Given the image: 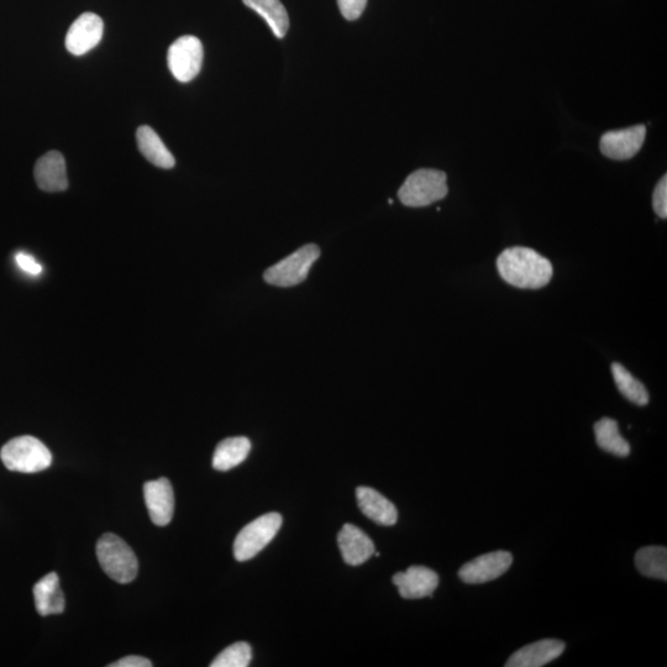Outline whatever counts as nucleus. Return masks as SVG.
I'll use <instances>...</instances> for the list:
<instances>
[{"mask_svg": "<svg viewBox=\"0 0 667 667\" xmlns=\"http://www.w3.org/2000/svg\"><path fill=\"white\" fill-rule=\"evenodd\" d=\"M243 2L246 7L266 20L276 38H285L290 29V17L281 0H243Z\"/></svg>", "mask_w": 667, "mask_h": 667, "instance_id": "obj_20", "label": "nucleus"}, {"mask_svg": "<svg viewBox=\"0 0 667 667\" xmlns=\"http://www.w3.org/2000/svg\"><path fill=\"white\" fill-rule=\"evenodd\" d=\"M251 450V441L245 437L229 438L220 443L214 451L213 467L217 471H229L243 464Z\"/></svg>", "mask_w": 667, "mask_h": 667, "instance_id": "obj_19", "label": "nucleus"}, {"mask_svg": "<svg viewBox=\"0 0 667 667\" xmlns=\"http://www.w3.org/2000/svg\"><path fill=\"white\" fill-rule=\"evenodd\" d=\"M252 659V649L248 643L239 642L223 650L210 664L212 667H248Z\"/></svg>", "mask_w": 667, "mask_h": 667, "instance_id": "obj_24", "label": "nucleus"}, {"mask_svg": "<svg viewBox=\"0 0 667 667\" xmlns=\"http://www.w3.org/2000/svg\"><path fill=\"white\" fill-rule=\"evenodd\" d=\"M36 183L45 192H63L68 188L65 157L59 151L47 152L34 168Z\"/></svg>", "mask_w": 667, "mask_h": 667, "instance_id": "obj_14", "label": "nucleus"}, {"mask_svg": "<svg viewBox=\"0 0 667 667\" xmlns=\"http://www.w3.org/2000/svg\"><path fill=\"white\" fill-rule=\"evenodd\" d=\"M341 15L346 20L354 21L361 17L367 5V0H338Z\"/></svg>", "mask_w": 667, "mask_h": 667, "instance_id": "obj_25", "label": "nucleus"}, {"mask_svg": "<svg viewBox=\"0 0 667 667\" xmlns=\"http://www.w3.org/2000/svg\"><path fill=\"white\" fill-rule=\"evenodd\" d=\"M104 24L101 17L94 13H83L71 25L66 36V47L72 55L82 56L101 42Z\"/></svg>", "mask_w": 667, "mask_h": 667, "instance_id": "obj_9", "label": "nucleus"}, {"mask_svg": "<svg viewBox=\"0 0 667 667\" xmlns=\"http://www.w3.org/2000/svg\"><path fill=\"white\" fill-rule=\"evenodd\" d=\"M34 600L36 611L42 617L61 614L65 611V595L61 590L60 579L56 572L42 577L34 586Z\"/></svg>", "mask_w": 667, "mask_h": 667, "instance_id": "obj_17", "label": "nucleus"}, {"mask_svg": "<svg viewBox=\"0 0 667 667\" xmlns=\"http://www.w3.org/2000/svg\"><path fill=\"white\" fill-rule=\"evenodd\" d=\"M204 51L201 40L186 35L177 39L168 50L167 62L173 77L178 82L194 80L202 70Z\"/></svg>", "mask_w": 667, "mask_h": 667, "instance_id": "obj_7", "label": "nucleus"}, {"mask_svg": "<svg viewBox=\"0 0 667 667\" xmlns=\"http://www.w3.org/2000/svg\"><path fill=\"white\" fill-rule=\"evenodd\" d=\"M356 498L360 511L371 521L386 527L397 523L398 512L395 504L374 488L364 486L357 488Z\"/></svg>", "mask_w": 667, "mask_h": 667, "instance_id": "obj_16", "label": "nucleus"}, {"mask_svg": "<svg viewBox=\"0 0 667 667\" xmlns=\"http://www.w3.org/2000/svg\"><path fill=\"white\" fill-rule=\"evenodd\" d=\"M144 497L152 523L165 527L170 524L175 513V495L171 482L162 477L144 485Z\"/></svg>", "mask_w": 667, "mask_h": 667, "instance_id": "obj_12", "label": "nucleus"}, {"mask_svg": "<svg viewBox=\"0 0 667 667\" xmlns=\"http://www.w3.org/2000/svg\"><path fill=\"white\" fill-rule=\"evenodd\" d=\"M598 446L609 454L626 458L630 454V445L619 433L618 423L611 418H603L595 425Z\"/></svg>", "mask_w": 667, "mask_h": 667, "instance_id": "obj_21", "label": "nucleus"}, {"mask_svg": "<svg viewBox=\"0 0 667 667\" xmlns=\"http://www.w3.org/2000/svg\"><path fill=\"white\" fill-rule=\"evenodd\" d=\"M97 558L103 571L118 584H130L139 571L138 559L133 549L118 535L104 534L97 543Z\"/></svg>", "mask_w": 667, "mask_h": 667, "instance_id": "obj_2", "label": "nucleus"}, {"mask_svg": "<svg viewBox=\"0 0 667 667\" xmlns=\"http://www.w3.org/2000/svg\"><path fill=\"white\" fill-rule=\"evenodd\" d=\"M566 645L561 640H539L519 649L509 658L507 667H542L551 663L565 651Z\"/></svg>", "mask_w": 667, "mask_h": 667, "instance_id": "obj_15", "label": "nucleus"}, {"mask_svg": "<svg viewBox=\"0 0 667 667\" xmlns=\"http://www.w3.org/2000/svg\"><path fill=\"white\" fill-rule=\"evenodd\" d=\"M647 128L635 125L632 128L608 131L601 138L602 154L609 159L626 161L632 159L642 149Z\"/></svg>", "mask_w": 667, "mask_h": 667, "instance_id": "obj_10", "label": "nucleus"}, {"mask_svg": "<svg viewBox=\"0 0 667 667\" xmlns=\"http://www.w3.org/2000/svg\"><path fill=\"white\" fill-rule=\"evenodd\" d=\"M612 374L619 392L622 393L628 401L644 407L649 403V393L642 382L638 381L626 367L621 364L612 365Z\"/></svg>", "mask_w": 667, "mask_h": 667, "instance_id": "obj_23", "label": "nucleus"}, {"mask_svg": "<svg viewBox=\"0 0 667 667\" xmlns=\"http://www.w3.org/2000/svg\"><path fill=\"white\" fill-rule=\"evenodd\" d=\"M319 256L320 249L317 245H304L303 248L270 267L264 273L265 281L277 287L297 286L307 280L308 273Z\"/></svg>", "mask_w": 667, "mask_h": 667, "instance_id": "obj_6", "label": "nucleus"}, {"mask_svg": "<svg viewBox=\"0 0 667 667\" xmlns=\"http://www.w3.org/2000/svg\"><path fill=\"white\" fill-rule=\"evenodd\" d=\"M152 663L143 656L130 655L120 659L117 663L110 664L109 667H151Z\"/></svg>", "mask_w": 667, "mask_h": 667, "instance_id": "obj_28", "label": "nucleus"}, {"mask_svg": "<svg viewBox=\"0 0 667 667\" xmlns=\"http://www.w3.org/2000/svg\"><path fill=\"white\" fill-rule=\"evenodd\" d=\"M513 556L508 551H493L465 564L459 571L461 581L469 585L486 584L511 569Z\"/></svg>", "mask_w": 667, "mask_h": 667, "instance_id": "obj_8", "label": "nucleus"}, {"mask_svg": "<svg viewBox=\"0 0 667 667\" xmlns=\"http://www.w3.org/2000/svg\"><path fill=\"white\" fill-rule=\"evenodd\" d=\"M15 261H17L20 269L29 273V275L38 276L42 272V266L39 262L36 261L33 256L25 254V252H19V254L15 256Z\"/></svg>", "mask_w": 667, "mask_h": 667, "instance_id": "obj_27", "label": "nucleus"}, {"mask_svg": "<svg viewBox=\"0 0 667 667\" xmlns=\"http://www.w3.org/2000/svg\"><path fill=\"white\" fill-rule=\"evenodd\" d=\"M338 545L345 563L359 566L375 554L372 539L354 524H345L338 534Z\"/></svg>", "mask_w": 667, "mask_h": 667, "instance_id": "obj_13", "label": "nucleus"}, {"mask_svg": "<svg viewBox=\"0 0 667 667\" xmlns=\"http://www.w3.org/2000/svg\"><path fill=\"white\" fill-rule=\"evenodd\" d=\"M653 207L660 218H667V177L661 178L653 196Z\"/></svg>", "mask_w": 667, "mask_h": 667, "instance_id": "obj_26", "label": "nucleus"}, {"mask_svg": "<svg viewBox=\"0 0 667 667\" xmlns=\"http://www.w3.org/2000/svg\"><path fill=\"white\" fill-rule=\"evenodd\" d=\"M635 565L640 574L667 581V550L664 546H647L635 555Z\"/></svg>", "mask_w": 667, "mask_h": 667, "instance_id": "obj_22", "label": "nucleus"}, {"mask_svg": "<svg viewBox=\"0 0 667 667\" xmlns=\"http://www.w3.org/2000/svg\"><path fill=\"white\" fill-rule=\"evenodd\" d=\"M504 281L523 290H539L553 278V265L537 251L516 246L504 250L497 260Z\"/></svg>", "mask_w": 667, "mask_h": 667, "instance_id": "obj_1", "label": "nucleus"}, {"mask_svg": "<svg viewBox=\"0 0 667 667\" xmlns=\"http://www.w3.org/2000/svg\"><path fill=\"white\" fill-rule=\"evenodd\" d=\"M136 140H138L139 150L145 159L151 162L152 165L160 168L175 167L176 160L167 149L164 141L157 135L156 131L150 126H140L136 131Z\"/></svg>", "mask_w": 667, "mask_h": 667, "instance_id": "obj_18", "label": "nucleus"}, {"mask_svg": "<svg viewBox=\"0 0 667 667\" xmlns=\"http://www.w3.org/2000/svg\"><path fill=\"white\" fill-rule=\"evenodd\" d=\"M283 519L280 513H267L241 529L234 542L235 559L244 563L255 558L264 550L281 529Z\"/></svg>", "mask_w": 667, "mask_h": 667, "instance_id": "obj_5", "label": "nucleus"}, {"mask_svg": "<svg viewBox=\"0 0 667 667\" xmlns=\"http://www.w3.org/2000/svg\"><path fill=\"white\" fill-rule=\"evenodd\" d=\"M446 196L448 186L445 173L429 168L413 172L398 191L399 201L412 208L428 207Z\"/></svg>", "mask_w": 667, "mask_h": 667, "instance_id": "obj_4", "label": "nucleus"}, {"mask_svg": "<svg viewBox=\"0 0 667 667\" xmlns=\"http://www.w3.org/2000/svg\"><path fill=\"white\" fill-rule=\"evenodd\" d=\"M392 581L397 586L399 595L406 600L433 596L439 586L437 572L424 566H411L407 571L398 572Z\"/></svg>", "mask_w": 667, "mask_h": 667, "instance_id": "obj_11", "label": "nucleus"}, {"mask_svg": "<svg viewBox=\"0 0 667 667\" xmlns=\"http://www.w3.org/2000/svg\"><path fill=\"white\" fill-rule=\"evenodd\" d=\"M0 459L8 470L36 474L52 464V455L39 439L24 435L8 441L0 451Z\"/></svg>", "mask_w": 667, "mask_h": 667, "instance_id": "obj_3", "label": "nucleus"}]
</instances>
